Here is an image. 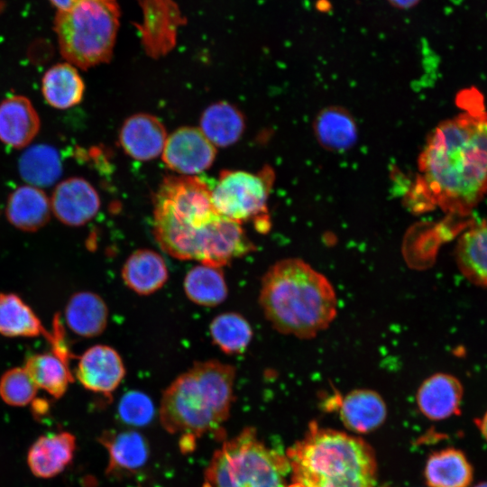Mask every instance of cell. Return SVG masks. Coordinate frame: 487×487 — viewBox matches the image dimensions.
Listing matches in <instances>:
<instances>
[{
	"instance_id": "cell-33",
	"label": "cell",
	"mask_w": 487,
	"mask_h": 487,
	"mask_svg": "<svg viewBox=\"0 0 487 487\" xmlns=\"http://www.w3.org/2000/svg\"><path fill=\"white\" fill-rule=\"evenodd\" d=\"M121 419L132 426H144L154 415V405L143 392L132 391L125 393L118 405Z\"/></svg>"
},
{
	"instance_id": "cell-16",
	"label": "cell",
	"mask_w": 487,
	"mask_h": 487,
	"mask_svg": "<svg viewBox=\"0 0 487 487\" xmlns=\"http://www.w3.org/2000/svg\"><path fill=\"white\" fill-rule=\"evenodd\" d=\"M40 117L31 100L15 95L0 103V141L14 149L26 147L38 134Z\"/></svg>"
},
{
	"instance_id": "cell-30",
	"label": "cell",
	"mask_w": 487,
	"mask_h": 487,
	"mask_svg": "<svg viewBox=\"0 0 487 487\" xmlns=\"http://www.w3.org/2000/svg\"><path fill=\"white\" fill-rule=\"evenodd\" d=\"M184 290L191 301L215 307L227 297V285L220 267L200 264L190 269L184 279Z\"/></svg>"
},
{
	"instance_id": "cell-20",
	"label": "cell",
	"mask_w": 487,
	"mask_h": 487,
	"mask_svg": "<svg viewBox=\"0 0 487 487\" xmlns=\"http://www.w3.org/2000/svg\"><path fill=\"white\" fill-rule=\"evenodd\" d=\"M424 477L428 487H470L473 468L462 450L446 447L428 455Z\"/></svg>"
},
{
	"instance_id": "cell-27",
	"label": "cell",
	"mask_w": 487,
	"mask_h": 487,
	"mask_svg": "<svg viewBox=\"0 0 487 487\" xmlns=\"http://www.w3.org/2000/svg\"><path fill=\"white\" fill-rule=\"evenodd\" d=\"M49 332L33 309L17 294L0 292V335L49 339Z\"/></svg>"
},
{
	"instance_id": "cell-1",
	"label": "cell",
	"mask_w": 487,
	"mask_h": 487,
	"mask_svg": "<svg viewBox=\"0 0 487 487\" xmlns=\"http://www.w3.org/2000/svg\"><path fill=\"white\" fill-rule=\"evenodd\" d=\"M463 112L441 122L418 157L419 175L410 204L417 211L436 207L465 216L487 193V110L482 95L458 96Z\"/></svg>"
},
{
	"instance_id": "cell-13",
	"label": "cell",
	"mask_w": 487,
	"mask_h": 487,
	"mask_svg": "<svg viewBox=\"0 0 487 487\" xmlns=\"http://www.w3.org/2000/svg\"><path fill=\"white\" fill-rule=\"evenodd\" d=\"M76 448V437L70 432L60 431L42 435L29 447L27 465L37 478H53L72 463Z\"/></svg>"
},
{
	"instance_id": "cell-18",
	"label": "cell",
	"mask_w": 487,
	"mask_h": 487,
	"mask_svg": "<svg viewBox=\"0 0 487 487\" xmlns=\"http://www.w3.org/2000/svg\"><path fill=\"white\" fill-rule=\"evenodd\" d=\"M51 214V200L40 188L20 186L8 197L6 218L17 229L24 232L38 231L49 222Z\"/></svg>"
},
{
	"instance_id": "cell-25",
	"label": "cell",
	"mask_w": 487,
	"mask_h": 487,
	"mask_svg": "<svg viewBox=\"0 0 487 487\" xmlns=\"http://www.w3.org/2000/svg\"><path fill=\"white\" fill-rule=\"evenodd\" d=\"M85 84L77 68L69 62L51 66L41 78V93L45 101L57 109H68L79 104Z\"/></svg>"
},
{
	"instance_id": "cell-12",
	"label": "cell",
	"mask_w": 487,
	"mask_h": 487,
	"mask_svg": "<svg viewBox=\"0 0 487 487\" xmlns=\"http://www.w3.org/2000/svg\"><path fill=\"white\" fill-rule=\"evenodd\" d=\"M75 375L87 390L109 395L123 381L125 368L116 350L108 345H96L79 356Z\"/></svg>"
},
{
	"instance_id": "cell-23",
	"label": "cell",
	"mask_w": 487,
	"mask_h": 487,
	"mask_svg": "<svg viewBox=\"0 0 487 487\" xmlns=\"http://www.w3.org/2000/svg\"><path fill=\"white\" fill-rule=\"evenodd\" d=\"M100 442L108 452L107 473H133L142 468L149 457L144 437L133 430L106 433Z\"/></svg>"
},
{
	"instance_id": "cell-22",
	"label": "cell",
	"mask_w": 487,
	"mask_h": 487,
	"mask_svg": "<svg viewBox=\"0 0 487 487\" xmlns=\"http://www.w3.org/2000/svg\"><path fill=\"white\" fill-rule=\"evenodd\" d=\"M168 276L164 259L149 249L133 252L122 269L125 285L140 295H150L159 290L166 283Z\"/></svg>"
},
{
	"instance_id": "cell-34",
	"label": "cell",
	"mask_w": 487,
	"mask_h": 487,
	"mask_svg": "<svg viewBox=\"0 0 487 487\" xmlns=\"http://www.w3.org/2000/svg\"><path fill=\"white\" fill-rule=\"evenodd\" d=\"M84 1L87 0H49L51 5L55 7L57 12L69 9Z\"/></svg>"
},
{
	"instance_id": "cell-19",
	"label": "cell",
	"mask_w": 487,
	"mask_h": 487,
	"mask_svg": "<svg viewBox=\"0 0 487 487\" xmlns=\"http://www.w3.org/2000/svg\"><path fill=\"white\" fill-rule=\"evenodd\" d=\"M313 132L321 147L335 152L348 151L358 140L354 118L339 106H329L320 110L313 121Z\"/></svg>"
},
{
	"instance_id": "cell-6",
	"label": "cell",
	"mask_w": 487,
	"mask_h": 487,
	"mask_svg": "<svg viewBox=\"0 0 487 487\" xmlns=\"http://www.w3.org/2000/svg\"><path fill=\"white\" fill-rule=\"evenodd\" d=\"M119 20L116 0H87L57 12L53 29L62 58L82 69L108 62Z\"/></svg>"
},
{
	"instance_id": "cell-31",
	"label": "cell",
	"mask_w": 487,
	"mask_h": 487,
	"mask_svg": "<svg viewBox=\"0 0 487 487\" xmlns=\"http://www.w3.org/2000/svg\"><path fill=\"white\" fill-rule=\"evenodd\" d=\"M209 331L213 342L229 354L243 353L253 337L249 322L242 315L234 312L216 316L210 324Z\"/></svg>"
},
{
	"instance_id": "cell-9",
	"label": "cell",
	"mask_w": 487,
	"mask_h": 487,
	"mask_svg": "<svg viewBox=\"0 0 487 487\" xmlns=\"http://www.w3.org/2000/svg\"><path fill=\"white\" fill-rule=\"evenodd\" d=\"M142 20L135 26L146 53L158 59L175 46L177 32L186 23L179 5L173 0H138Z\"/></svg>"
},
{
	"instance_id": "cell-2",
	"label": "cell",
	"mask_w": 487,
	"mask_h": 487,
	"mask_svg": "<svg viewBox=\"0 0 487 487\" xmlns=\"http://www.w3.org/2000/svg\"><path fill=\"white\" fill-rule=\"evenodd\" d=\"M153 205L154 236L175 258L222 268L254 249L241 224L215 209L211 188L198 177H166Z\"/></svg>"
},
{
	"instance_id": "cell-8",
	"label": "cell",
	"mask_w": 487,
	"mask_h": 487,
	"mask_svg": "<svg viewBox=\"0 0 487 487\" xmlns=\"http://www.w3.org/2000/svg\"><path fill=\"white\" fill-rule=\"evenodd\" d=\"M272 169L266 166L257 173L223 170L211 189L215 209L236 223L253 222L259 232L270 227L267 201L273 184Z\"/></svg>"
},
{
	"instance_id": "cell-24",
	"label": "cell",
	"mask_w": 487,
	"mask_h": 487,
	"mask_svg": "<svg viewBox=\"0 0 487 487\" xmlns=\"http://www.w3.org/2000/svg\"><path fill=\"white\" fill-rule=\"evenodd\" d=\"M455 261L471 282L487 287V219L469 227L458 239Z\"/></svg>"
},
{
	"instance_id": "cell-32",
	"label": "cell",
	"mask_w": 487,
	"mask_h": 487,
	"mask_svg": "<svg viewBox=\"0 0 487 487\" xmlns=\"http://www.w3.org/2000/svg\"><path fill=\"white\" fill-rule=\"evenodd\" d=\"M38 387L24 367H14L0 377V398L12 407H23L32 403Z\"/></svg>"
},
{
	"instance_id": "cell-35",
	"label": "cell",
	"mask_w": 487,
	"mask_h": 487,
	"mask_svg": "<svg viewBox=\"0 0 487 487\" xmlns=\"http://www.w3.org/2000/svg\"><path fill=\"white\" fill-rule=\"evenodd\" d=\"M387 2L396 8L407 10L417 5L420 0H387Z\"/></svg>"
},
{
	"instance_id": "cell-11",
	"label": "cell",
	"mask_w": 487,
	"mask_h": 487,
	"mask_svg": "<svg viewBox=\"0 0 487 487\" xmlns=\"http://www.w3.org/2000/svg\"><path fill=\"white\" fill-rule=\"evenodd\" d=\"M51 213L62 224L81 226L97 214L101 203L95 188L85 179L72 177L60 182L51 198Z\"/></svg>"
},
{
	"instance_id": "cell-37",
	"label": "cell",
	"mask_w": 487,
	"mask_h": 487,
	"mask_svg": "<svg viewBox=\"0 0 487 487\" xmlns=\"http://www.w3.org/2000/svg\"><path fill=\"white\" fill-rule=\"evenodd\" d=\"M473 487H487V481L480 482Z\"/></svg>"
},
{
	"instance_id": "cell-10",
	"label": "cell",
	"mask_w": 487,
	"mask_h": 487,
	"mask_svg": "<svg viewBox=\"0 0 487 487\" xmlns=\"http://www.w3.org/2000/svg\"><path fill=\"white\" fill-rule=\"evenodd\" d=\"M216 147L199 128L185 126L167 137L162 160L170 170L193 176L207 170L214 162Z\"/></svg>"
},
{
	"instance_id": "cell-5",
	"label": "cell",
	"mask_w": 487,
	"mask_h": 487,
	"mask_svg": "<svg viewBox=\"0 0 487 487\" xmlns=\"http://www.w3.org/2000/svg\"><path fill=\"white\" fill-rule=\"evenodd\" d=\"M234 368L216 360L196 363L165 390L160 408L163 427L199 436L219 429L234 397Z\"/></svg>"
},
{
	"instance_id": "cell-15",
	"label": "cell",
	"mask_w": 487,
	"mask_h": 487,
	"mask_svg": "<svg viewBox=\"0 0 487 487\" xmlns=\"http://www.w3.org/2000/svg\"><path fill=\"white\" fill-rule=\"evenodd\" d=\"M166 140L164 125L149 114L131 115L119 133V142L124 152L138 161H150L161 155Z\"/></svg>"
},
{
	"instance_id": "cell-17",
	"label": "cell",
	"mask_w": 487,
	"mask_h": 487,
	"mask_svg": "<svg viewBox=\"0 0 487 487\" xmlns=\"http://www.w3.org/2000/svg\"><path fill=\"white\" fill-rule=\"evenodd\" d=\"M339 417L345 427L356 433H368L381 427L387 417L382 397L370 389H356L338 398Z\"/></svg>"
},
{
	"instance_id": "cell-21",
	"label": "cell",
	"mask_w": 487,
	"mask_h": 487,
	"mask_svg": "<svg viewBox=\"0 0 487 487\" xmlns=\"http://www.w3.org/2000/svg\"><path fill=\"white\" fill-rule=\"evenodd\" d=\"M67 326L82 337H95L106 327L108 309L104 299L91 291H78L70 296L64 309Z\"/></svg>"
},
{
	"instance_id": "cell-14",
	"label": "cell",
	"mask_w": 487,
	"mask_h": 487,
	"mask_svg": "<svg viewBox=\"0 0 487 487\" xmlns=\"http://www.w3.org/2000/svg\"><path fill=\"white\" fill-rule=\"evenodd\" d=\"M464 395L460 381L448 373L436 372L427 378L417 392L420 412L435 421L459 415Z\"/></svg>"
},
{
	"instance_id": "cell-7",
	"label": "cell",
	"mask_w": 487,
	"mask_h": 487,
	"mask_svg": "<svg viewBox=\"0 0 487 487\" xmlns=\"http://www.w3.org/2000/svg\"><path fill=\"white\" fill-rule=\"evenodd\" d=\"M287 455L268 446L253 428L225 442L211 458L205 487H286Z\"/></svg>"
},
{
	"instance_id": "cell-4",
	"label": "cell",
	"mask_w": 487,
	"mask_h": 487,
	"mask_svg": "<svg viewBox=\"0 0 487 487\" xmlns=\"http://www.w3.org/2000/svg\"><path fill=\"white\" fill-rule=\"evenodd\" d=\"M290 483L286 487H375L374 452L360 437L309 424L287 451Z\"/></svg>"
},
{
	"instance_id": "cell-36",
	"label": "cell",
	"mask_w": 487,
	"mask_h": 487,
	"mask_svg": "<svg viewBox=\"0 0 487 487\" xmlns=\"http://www.w3.org/2000/svg\"><path fill=\"white\" fill-rule=\"evenodd\" d=\"M474 424L487 442V410L481 418L474 419Z\"/></svg>"
},
{
	"instance_id": "cell-28",
	"label": "cell",
	"mask_w": 487,
	"mask_h": 487,
	"mask_svg": "<svg viewBox=\"0 0 487 487\" xmlns=\"http://www.w3.org/2000/svg\"><path fill=\"white\" fill-rule=\"evenodd\" d=\"M199 129L215 147H227L242 137L244 116L234 106L217 102L203 112Z\"/></svg>"
},
{
	"instance_id": "cell-26",
	"label": "cell",
	"mask_w": 487,
	"mask_h": 487,
	"mask_svg": "<svg viewBox=\"0 0 487 487\" xmlns=\"http://www.w3.org/2000/svg\"><path fill=\"white\" fill-rule=\"evenodd\" d=\"M69 359L51 351L29 355L24 368L38 387L55 399L62 397L73 381Z\"/></svg>"
},
{
	"instance_id": "cell-29",
	"label": "cell",
	"mask_w": 487,
	"mask_h": 487,
	"mask_svg": "<svg viewBox=\"0 0 487 487\" xmlns=\"http://www.w3.org/2000/svg\"><path fill=\"white\" fill-rule=\"evenodd\" d=\"M18 170L29 185L47 188L54 184L62 172L58 151L48 144L32 145L19 159Z\"/></svg>"
},
{
	"instance_id": "cell-3",
	"label": "cell",
	"mask_w": 487,
	"mask_h": 487,
	"mask_svg": "<svg viewBox=\"0 0 487 487\" xmlns=\"http://www.w3.org/2000/svg\"><path fill=\"white\" fill-rule=\"evenodd\" d=\"M259 301L274 329L301 339L327 328L337 313L330 281L299 258L282 259L268 269L261 281Z\"/></svg>"
}]
</instances>
